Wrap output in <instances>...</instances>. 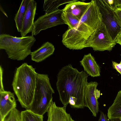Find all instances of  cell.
Instances as JSON below:
<instances>
[{
	"label": "cell",
	"instance_id": "cell-1",
	"mask_svg": "<svg viewBox=\"0 0 121 121\" xmlns=\"http://www.w3.org/2000/svg\"><path fill=\"white\" fill-rule=\"evenodd\" d=\"M88 76L86 72L79 71L70 64L59 70L56 86L63 106L66 107L69 103L74 108H82L85 107L84 95Z\"/></svg>",
	"mask_w": 121,
	"mask_h": 121
},
{
	"label": "cell",
	"instance_id": "cell-2",
	"mask_svg": "<svg viewBox=\"0 0 121 121\" xmlns=\"http://www.w3.org/2000/svg\"><path fill=\"white\" fill-rule=\"evenodd\" d=\"M38 73L33 66L24 63L17 68L12 84L21 106L29 109L33 100Z\"/></svg>",
	"mask_w": 121,
	"mask_h": 121
},
{
	"label": "cell",
	"instance_id": "cell-3",
	"mask_svg": "<svg viewBox=\"0 0 121 121\" xmlns=\"http://www.w3.org/2000/svg\"><path fill=\"white\" fill-rule=\"evenodd\" d=\"M36 41L32 35L18 37L2 34L0 35V49L4 50L10 59L23 60L31 55V48Z\"/></svg>",
	"mask_w": 121,
	"mask_h": 121
},
{
	"label": "cell",
	"instance_id": "cell-4",
	"mask_svg": "<svg viewBox=\"0 0 121 121\" xmlns=\"http://www.w3.org/2000/svg\"><path fill=\"white\" fill-rule=\"evenodd\" d=\"M54 93L48 75L38 73L34 98L29 109L43 116L47 112L52 101V95Z\"/></svg>",
	"mask_w": 121,
	"mask_h": 121
},
{
	"label": "cell",
	"instance_id": "cell-5",
	"mask_svg": "<svg viewBox=\"0 0 121 121\" xmlns=\"http://www.w3.org/2000/svg\"><path fill=\"white\" fill-rule=\"evenodd\" d=\"M94 31L86 22L80 20L75 27L68 29L63 34L62 42L67 48L73 50L86 48L87 40Z\"/></svg>",
	"mask_w": 121,
	"mask_h": 121
},
{
	"label": "cell",
	"instance_id": "cell-6",
	"mask_svg": "<svg viewBox=\"0 0 121 121\" xmlns=\"http://www.w3.org/2000/svg\"><path fill=\"white\" fill-rule=\"evenodd\" d=\"M116 44L102 23L88 39L86 47L91 48L94 51H110Z\"/></svg>",
	"mask_w": 121,
	"mask_h": 121
},
{
	"label": "cell",
	"instance_id": "cell-7",
	"mask_svg": "<svg viewBox=\"0 0 121 121\" xmlns=\"http://www.w3.org/2000/svg\"><path fill=\"white\" fill-rule=\"evenodd\" d=\"M95 0L101 15L102 23L105 26L112 39L115 41L121 32V26L114 13V11L103 0Z\"/></svg>",
	"mask_w": 121,
	"mask_h": 121
},
{
	"label": "cell",
	"instance_id": "cell-8",
	"mask_svg": "<svg viewBox=\"0 0 121 121\" xmlns=\"http://www.w3.org/2000/svg\"><path fill=\"white\" fill-rule=\"evenodd\" d=\"M63 12V9H58L39 17L34 22L31 32L32 35H36L41 30L65 24L62 17Z\"/></svg>",
	"mask_w": 121,
	"mask_h": 121
},
{
	"label": "cell",
	"instance_id": "cell-9",
	"mask_svg": "<svg viewBox=\"0 0 121 121\" xmlns=\"http://www.w3.org/2000/svg\"><path fill=\"white\" fill-rule=\"evenodd\" d=\"M98 84L95 82H88L84 95L85 106L89 108L95 117H96L99 110L98 100L99 98L96 94V90Z\"/></svg>",
	"mask_w": 121,
	"mask_h": 121
},
{
	"label": "cell",
	"instance_id": "cell-10",
	"mask_svg": "<svg viewBox=\"0 0 121 121\" xmlns=\"http://www.w3.org/2000/svg\"><path fill=\"white\" fill-rule=\"evenodd\" d=\"M16 106L13 93L5 90L0 91V121H4L5 117Z\"/></svg>",
	"mask_w": 121,
	"mask_h": 121
},
{
	"label": "cell",
	"instance_id": "cell-11",
	"mask_svg": "<svg viewBox=\"0 0 121 121\" xmlns=\"http://www.w3.org/2000/svg\"><path fill=\"white\" fill-rule=\"evenodd\" d=\"M37 7V4L35 1L29 0L20 32L21 37L26 36L27 34L31 32Z\"/></svg>",
	"mask_w": 121,
	"mask_h": 121
},
{
	"label": "cell",
	"instance_id": "cell-12",
	"mask_svg": "<svg viewBox=\"0 0 121 121\" xmlns=\"http://www.w3.org/2000/svg\"><path fill=\"white\" fill-rule=\"evenodd\" d=\"M66 107L58 106L52 101L47 112V121H71L72 119L70 114L66 112Z\"/></svg>",
	"mask_w": 121,
	"mask_h": 121
},
{
	"label": "cell",
	"instance_id": "cell-13",
	"mask_svg": "<svg viewBox=\"0 0 121 121\" xmlns=\"http://www.w3.org/2000/svg\"><path fill=\"white\" fill-rule=\"evenodd\" d=\"M84 71L91 77H94L100 75V68L95 61L94 57L90 53L85 55L80 61Z\"/></svg>",
	"mask_w": 121,
	"mask_h": 121
},
{
	"label": "cell",
	"instance_id": "cell-14",
	"mask_svg": "<svg viewBox=\"0 0 121 121\" xmlns=\"http://www.w3.org/2000/svg\"><path fill=\"white\" fill-rule=\"evenodd\" d=\"M55 50L53 44L48 42L44 43L39 48L31 52V60L36 62L42 61L52 55Z\"/></svg>",
	"mask_w": 121,
	"mask_h": 121
},
{
	"label": "cell",
	"instance_id": "cell-15",
	"mask_svg": "<svg viewBox=\"0 0 121 121\" xmlns=\"http://www.w3.org/2000/svg\"><path fill=\"white\" fill-rule=\"evenodd\" d=\"M90 4V2L86 3L75 0L67 4L63 10V11L70 13L80 20Z\"/></svg>",
	"mask_w": 121,
	"mask_h": 121
},
{
	"label": "cell",
	"instance_id": "cell-16",
	"mask_svg": "<svg viewBox=\"0 0 121 121\" xmlns=\"http://www.w3.org/2000/svg\"><path fill=\"white\" fill-rule=\"evenodd\" d=\"M109 120L121 118V90L118 92L112 105L108 109Z\"/></svg>",
	"mask_w": 121,
	"mask_h": 121
},
{
	"label": "cell",
	"instance_id": "cell-17",
	"mask_svg": "<svg viewBox=\"0 0 121 121\" xmlns=\"http://www.w3.org/2000/svg\"><path fill=\"white\" fill-rule=\"evenodd\" d=\"M29 0H23L14 18L18 31L21 32L22 28L24 17Z\"/></svg>",
	"mask_w": 121,
	"mask_h": 121
},
{
	"label": "cell",
	"instance_id": "cell-18",
	"mask_svg": "<svg viewBox=\"0 0 121 121\" xmlns=\"http://www.w3.org/2000/svg\"><path fill=\"white\" fill-rule=\"evenodd\" d=\"M75 0H45L43 6V10L48 13L58 9L62 4L68 3Z\"/></svg>",
	"mask_w": 121,
	"mask_h": 121
},
{
	"label": "cell",
	"instance_id": "cell-19",
	"mask_svg": "<svg viewBox=\"0 0 121 121\" xmlns=\"http://www.w3.org/2000/svg\"><path fill=\"white\" fill-rule=\"evenodd\" d=\"M43 116L34 112L29 109H26L20 112L21 121H43Z\"/></svg>",
	"mask_w": 121,
	"mask_h": 121
},
{
	"label": "cell",
	"instance_id": "cell-20",
	"mask_svg": "<svg viewBox=\"0 0 121 121\" xmlns=\"http://www.w3.org/2000/svg\"><path fill=\"white\" fill-rule=\"evenodd\" d=\"M62 17L65 24L68 25V28L71 29L76 27L80 22V20L79 19L68 12L63 11Z\"/></svg>",
	"mask_w": 121,
	"mask_h": 121
},
{
	"label": "cell",
	"instance_id": "cell-21",
	"mask_svg": "<svg viewBox=\"0 0 121 121\" xmlns=\"http://www.w3.org/2000/svg\"><path fill=\"white\" fill-rule=\"evenodd\" d=\"M20 112L16 108L13 109L5 117L4 121H21Z\"/></svg>",
	"mask_w": 121,
	"mask_h": 121
},
{
	"label": "cell",
	"instance_id": "cell-22",
	"mask_svg": "<svg viewBox=\"0 0 121 121\" xmlns=\"http://www.w3.org/2000/svg\"><path fill=\"white\" fill-rule=\"evenodd\" d=\"M114 13L121 26V8H117L113 11Z\"/></svg>",
	"mask_w": 121,
	"mask_h": 121
},
{
	"label": "cell",
	"instance_id": "cell-23",
	"mask_svg": "<svg viewBox=\"0 0 121 121\" xmlns=\"http://www.w3.org/2000/svg\"><path fill=\"white\" fill-rule=\"evenodd\" d=\"M112 64L113 67L121 75V64L112 61Z\"/></svg>",
	"mask_w": 121,
	"mask_h": 121
},
{
	"label": "cell",
	"instance_id": "cell-24",
	"mask_svg": "<svg viewBox=\"0 0 121 121\" xmlns=\"http://www.w3.org/2000/svg\"><path fill=\"white\" fill-rule=\"evenodd\" d=\"M3 69L1 66H0V91H4L3 83Z\"/></svg>",
	"mask_w": 121,
	"mask_h": 121
},
{
	"label": "cell",
	"instance_id": "cell-25",
	"mask_svg": "<svg viewBox=\"0 0 121 121\" xmlns=\"http://www.w3.org/2000/svg\"><path fill=\"white\" fill-rule=\"evenodd\" d=\"M98 121H109L106 116L102 111L100 112L99 119Z\"/></svg>",
	"mask_w": 121,
	"mask_h": 121
},
{
	"label": "cell",
	"instance_id": "cell-26",
	"mask_svg": "<svg viewBox=\"0 0 121 121\" xmlns=\"http://www.w3.org/2000/svg\"><path fill=\"white\" fill-rule=\"evenodd\" d=\"M114 4L115 9L121 8V0H114Z\"/></svg>",
	"mask_w": 121,
	"mask_h": 121
},
{
	"label": "cell",
	"instance_id": "cell-27",
	"mask_svg": "<svg viewBox=\"0 0 121 121\" xmlns=\"http://www.w3.org/2000/svg\"><path fill=\"white\" fill-rule=\"evenodd\" d=\"M115 41L116 43L119 44L121 46V32L118 35Z\"/></svg>",
	"mask_w": 121,
	"mask_h": 121
},
{
	"label": "cell",
	"instance_id": "cell-28",
	"mask_svg": "<svg viewBox=\"0 0 121 121\" xmlns=\"http://www.w3.org/2000/svg\"><path fill=\"white\" fill-rule=\"evenodd\" d=\"M0 11L3 13L5 16L7 17H8V16L6 14V12L4 10L2 7L1 5L0 6Z\"/></svg>",
	"mask_w": 121,
	"mask_h": 121
},
{
	"label": "cell",
	"instance_id": "cell-29",
	"mask_svg": "<svg viewBox=\"0 0 121 121\" xmlns=\"http://www.w3.org/2000/svg\"><path fill=\"white\" fill-rule=\"evenodd\" d=\"M111 121H121V120L120 118H116L111 120Z\"/></svg>",
	"mask_w": 121,
	"mask_h": 121
},
{
	"label": "cell",
	"instance_id": "cell-30",
	"mask_svg": "<svg viewBox=\"0 0 121 121\" xmlns=\"http://www.w3.org/2000/svg\"><path fill=\"white\" fill-rule=\"evenodd\" d=\"M71 121H75L74 120L72 119L71 120Z\"/></svg>",
	"mask_w": 121,
	"mask_h": 121
},
{
	"label": "cell",
	"instance_id": "cell-31",
	"mask_svg": "<svg viewBox=\"0 0 121 121\" xmlns=\"http://www.w3.org/2000/svg\"><path fill=\"white\" fill-rule=\"evenodd\" d=\"M120 63L121 64V61Z\"/></svg>",
	"mask_w": 121,
	"mask_h": 121
},
{
	"label": "cell",
	"instance_id": "cell-32",
	"mask_svg": "<svg viewBox=\"0 0 121 121\" xmlns=\"http://www.w3.org/2000/svg\"><path fill=\"white\" fill-rule=\"evenodd\" d=\"M121 119V118H120Z\"/></svg>",
	"mask_w": 121,
	"mask_h": 121
}]
</instances>
